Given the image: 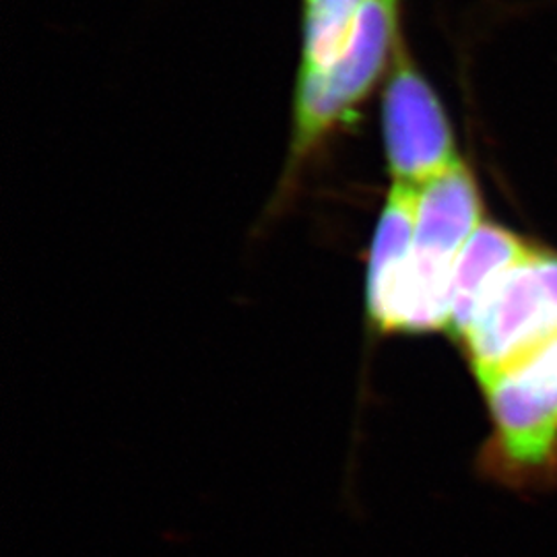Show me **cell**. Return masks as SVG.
<instances>
[{
  "label": "cell",
  "mask_w": 557,
  "mask_h": 557,
  "mask_svg": "<svg viewBox=\"0 0 557 557\" xmlns=\"http://www.w3.org/2000/svg\"><path fill=\"white\" fill-rule=\"evenodd\" d=\"M481 225L478 182L460 161L419 186L411 257L376 319L380 333L448 331L458 255Z\"/></svg>",
  "instance_id": "cell-1"
},
{
  "label": "cell",
  "mask_w": 557,
  "mask_h": 557,
  "mask_svg": "<svg viewBox=\"0 0 557 557\" xmlns=\"http://www.w3.org/2000/svg\"><path fill=\"white\" fill-rule=\"evenodd\" d=\"M492 436L481 469L515 485L557 478V337L479 380Z\"/></svg>",
  "instance_id": "cell-2"
},
{
  "label": "cell",
  "mask_w": 557,
  "mask_h": 557,
  "mask_svg": "<svg viewBox=\"0 0 557 557\" xmlns=\"http://www.w3.org/2000/svg\"><path fill=\"white\" fill-rule=\"evenodd\" d=\"M557 337V255L533 248L510 269L457 338L475 379Z\"/></svg>",
  "instance_id": "cell-3"
},
{
  "label": "cell",
  "mask_w": 557,
  "mask_h": 557,
  "mask_svg": "<svg viewBox=\"0 0 557 557\" xmlns=\"http://www.w3.org/2000/svg\"><path fill=\"white\" fill-rule=\"evenodd\" d=\"M397 7L398 0H368L333 62L299 69L296 156L317 147L372 91L395 44Z\"/></svg>",
  "instance_id": "cell-4"
},
{
  "label": "cell",
  "mask_w": 557,
  "mask_h": 557,
  "mask_svg": "<svg viewBox=\"0 0 557 557\" xmlns=\"http://www.w3.org/2000/svg\"><path fill=\"white\" fill-rule=\"evenodd\" d=\"M382 133L395 182L423 186L460 163L436 91L405 60L384 89Z\"/></svg>",
  "instance_id": "cell-5"
},
{
  "label": "cell",
  "mask_w": 557,
  "mask_h": 557,
  "mask_svg": "<svg viewBox=\"0 0 557 557\" xmlns=\"http://www.w3.org/2000/svg\"><path fill=\"white\" fill-rule=\"evenodd\" d=\"M533 246L515 232L481 223L458 255L453 277V306L448 333L458 338L478 314L483 299L492 294L510 269L527 259Z\"/></svg>",
  "instance_id": "cell-6"
},
{
  "label": "cell",
  "mask_w": 557,
  "mask_h": 557,
  "mask_svg": "<svg viewBox=\"0 0 557 557\" xmlns=\"http://www.w3.org/2000/svg\"><path fill=\"white\" fill-rule=\"evenodd\" d=\"M419 186L395 182L382 209L368 262L366 301L368 314L374 320L386 306L403 275L416 238Z\"/></svg>",
  "instance_id": "cell-7"
},
{
  "label": "cell",
  "mask_w": 557,
  "mask_h": 557,
  "mask_svg": "<svg viewBox=\"0 0 557 557\" xmlns=\"http://www.w3.org/2000/svg\"><path fill=\"white\" fill-rule=\"evenodd\" d=\"M368 0H304L301 69H324L349 38Z\"/></svg>",
  "instance_id": "cell-8"
}]
</instances>
